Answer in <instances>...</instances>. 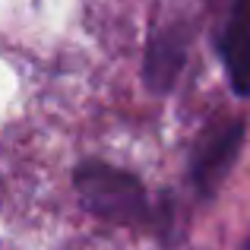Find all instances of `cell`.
<instances>
[{
	"label": "cell",
	"mask_w": 250,
	"mask_h": 250,
	"mask_svg": "<svg viewBox=\"0 0 250 250\" xmlns=\"http://www.w3.org/2000/svg\"><path fill=\"white\" fill-rule=\"evenodd\" d=\"M219 57L238 95L250 98V0H228L219 32Z\"/></svg>",
	"instance_id": "3957f363"
},
{
	"label": "cell",
	"mask_w": 250,
	"mask_h": 250,
	"mask_svg": "<svg viewBox=\"0 0 250 250\" xmlns=\"http://www.w3.org/2000/svg\"><path fill=\"white\" fill-rule=\"evenodd\" d=\"M244 124L241 121H228L219 124L215 130H209L193 149V159H190V177H193V187L200 190V196H215V190L225 184L228 171L238 162L241 146H244Z\"/></svg>",
	"instance_id": "7a4b0ae2"
},
{
	"label": "cell",
	"mask_w": 250,
	"mask_h": 250,
	"mask_svg": "<svg viewBox=\"0 0 250 250\" xmlns=\"http://www.w3.org/2000/svg\"><path fill=\"white\" fill-rule=\"evenodd\" d=\"M73 184L83 206L98 219L133 225V222H143L149 212L143 181L124 168L108 165V162H83L73 174Z\"/></svg>",
	"instance_id": "6da1fadb"
},
{
	"label": "cell",
	"mask_w": 250,
	"mask_h": 250,
	"mask_svg": "<svg viewBox=\"0 0 250 250\" xmlns=\"http://www.w3.org/2000/svg\"><path fill=\"white\" fill-rule=\"evenodd\" d=\"M241 250H250V238H247V244H244V247H241Z\"/></svg>",
	"instance_id": "5b68a950"
},
{
	"label": "cell",
	"mask_w": 250,
	"mask_h": 250,
	"mask_svg": "<svg viewBox=\"0 0 250 250\" xmlns=\"http://www.w3.org/2000/svg\"><path fill=\"white\" fill-rule=\"evenodd\" d=\"M190 35L184 25H165L155 32L146 44V61H143V80L155 95H165L174 89L184 63H187Z\"/></svg>",
	"instance_id": "277c9868"
}]
</instances>
